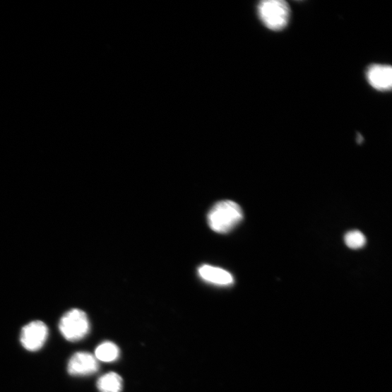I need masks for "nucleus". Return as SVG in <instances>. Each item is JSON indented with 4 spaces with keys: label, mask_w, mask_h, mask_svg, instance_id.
<instances>
[{
    "label": "nucleus",
    "mask_w": 392,
    "mask_h": 392,
    "mask_svg": "<svg viewBox=\"0 0 392 392\" xmlns=\"http://www.w3.org/2000/svg\"><path fill=\"white\" fill-rule=\"evenodd\" d=\"M345 241L346 245L352 249L362 248L366 244L364 235L358 230H352L345 234Z\"/></svg>",
    "instance_id": "9d476101"
},
{
    "label": "nucleus",
    "mask_w": 392,
    "mask_h": 392,
    "mask_svg": "<svg viewBox=\"0 0 392 392\" xmlns=\"http://www.w3.org/2000/svg\"><path fill=\"white\" fill-rule=\"evenodd\" d=\"M59 329L67 341H81L90 332V322L86 313L78 309L69 310L61 318Z\"/></svg>",
    "instance_id": "7ed1b4c3"
},
{
    "label": "nucleus",
    "mask_w": 392,
    "mask_h": 392,
    "mask_svg": "<svg viewBox=\"0 0 392 392\" xmlns=\"http://www.w3.org/2000/svg\"><path fill=\"white\" fill-rule=\"evenodd\" d=\"M366 76L375 90L386 92L391 89L392 69L390 66L374 64L369 68Z\"/></svg>",
    "instance_id": "423d86ee"
},
{
    "label": "nucleus",
    "mask_w": 392,
    "mask_h": 392,
    "mask_svg": "<svg viewBox=\"0 0 392 392\" xmlns=\"http://www.w3.org/2000/svg\"><path fill=\"white\" fill-rule=\"evenodd\" d=\"M242 207L234 201L226 200L217 203L209 211L207 220L210 228L218 233H227L243 220Z\"/></svg>",
    "instance_id": "f257e3e1"
},
{
    "label": "nucleus",
    "mask_w": 392,
    "mask_h": 392,
    "mask_svg": "<svg viewBox=\"0 0 392 392\" xmlns=\"http://www.w3.org/2000/svg\"><path fill=\"white\" fill-rule=\"evenodd\" d=\"M98 369L99 364L95 357L85 352L75 353L68 363V372L74 376L93 375Z\"/></svg>",
    "instance_id": "39448f33"
},
{
    "label": "nucleus",
    "mask_w": 392,
    "mask_h": 392,
    "mask_svg": "<svg viewBox=\"0 0 392 392\" xmlns=\"http://www.w3.org/2000/svg\"><path fill=\"white\" fill-rule=\"evenodd\" d=\"M119 356V348L112 343H104L95 350V357L97 360L105 362L115 361Z\"/></svg>",
    "instance_id": "1a4fd4ad"
},
{
    "label": "nucleus",
    "mask_w": 392,
    "mask_h": 392,
    "mask_svg": "<svg viewBox=\"0 0 392 392\" xmlns=\"http://www.w3.org/2000/svg\"><path fill=\"white\" fill-rule=\"evenodd\" d=\"M198 274L205 281L216 285H229L234 281L232 275L229 272L211 266H201L198 268Z\"/></svg>",
    "instance_id": "0eeeda50"
},
{
    "label": "nucleus",
    "mask_w": 392,
    "mask_h": 392,
    "mask_svg": "<svg viewBox=\"0 0 392 392\" xmlns=\"http://www.w3.org/2000/svg\"><path fill=\"white\" fill-rule=\"evenodd\" d=\"M123 381L121 377L114 372L101 376L97 383L100 392H121Z\"/></svg>",
    "instance_id": "6e6552de"
},
{
    "label": "nucleus",
    "mask_w": 392,
    "mask_h": 392,
    "mask_svg": "<svg viewBox=\"0 0 392 392\" xmlns=\"http://www.w3.org/2000/svg\"><path fill=\"white\" fill-rule=\"evenodd\" d=\"M257 8L260 20L271 30H282L289 23L290 8L283 0H266L259 3Z\"/></svg>",
    "instance_id": "f03ea898"
},
{
    "label": "nucleus",
    "mask_w": 392,
    "mask_h": 392,
    "mask_svg": "<svg viewBox=\"0 0 392 392\" xmlns=\"http://www.w3.org/2000/svg\"><path fill=\"white\" fill-rule=\"evenodd\" d=\"M48 337V328L42 321H36L25 325L20 333L22 346L30 352L40 350Z\"/></svg>",
    "instance_id": "20e7f679"
}]
</instances>
